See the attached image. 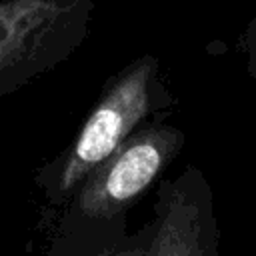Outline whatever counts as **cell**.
Returning <instances> with one entry per match:
<instances>
[{
    "instance_id": "6da1fadb",
    "label": "cell",
    "mask_w": 256,
    "mask_h": 256,
    "mask_svg": "<svg viewBox=\"0 0 256 256\" xmlns=\"http://www.w3.org/2000/svg\"><path fill=\"white\" fill-rule=\"evenodd\" d=\"M172 104L168 88L160 80V64L154 54H144L104 86L100 98L84 118L72 142L36 174V184L50 204L72 200L80 184L116 148L158 110Z\"/></svg>"
},
{
    "instance_id": "3957f363",
    "label": "cell",
    "mask_w": 256,
    "mask_h": 256,
    "mask_svg": "<svg viewBox=\"0 0 256 256\" xmlns=\"http://www.w3.org/2000/svg\"><path fill=\"white\" fill-rule=\"evenodd\" d=\"M186 134L154 120L136 128L76 190L74 210L92 220L124 214L180 154Z\"/></svg>"
},
{
    "instance_id": "7a4b0ae2",
    "label": "cell",
    "mask_w": 256,
    "mask_h": 256,
    "mask_svg": "<svg viewBox=\"0 0 256 256\" xmlns=\"http://www.w3.org/2000/svg\"><path fill=\"white\" fill-rule=\"evenodd\" d=\"M98 0H0V98L60 66L90 34Z\"/></svg>"
},
{
    "instance_id": "5b68a950",
    "label": "cell",
    "mask_w": 256,
    "mask_h": 256,
    "mask_svg": "<svg viewBox=\"0 0 256 256\" xmlns=\"http://www.w3.org/2000/svg\"><path fill=\"white\" fill-rule=\"evenodd\" d=\"M242 48H244V54H246L248 76L254 80V86H256V14L246 26V32L242 36Z\"/></svg>"
},
{
    "instance_id": "8992f818",
    "label": "cell",
    "mask_w": 256,
    "mask_h": 256,
    "mask_svg": "<svg viewBox=\"0 0 256 256\" xmlns=\"http://www.w3.org/2000/svg\"><path fill=\"white\" fill-rule=\"evenodd\" d=\"M106 256H150V246H148V248H144V246L122 248V250H116V252L106 254Z\"/></svg>"
},
{
    "instance_id": "277c9868",
    "label": "cell",
    "mask_w": 256,
    "mask_h": 256,
    "mask_svg": "<svg viewBox=\"0 0 256 256\" xmlns=\"http://www.w3.org/2000/svg\"><path fill=\"white\" fill-rule=\"evenodd\" d=\"M150 256H218V226L206 180L184 174L162 182Z\"/></svg>"
}]
</instances>
